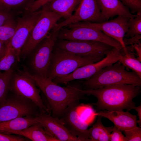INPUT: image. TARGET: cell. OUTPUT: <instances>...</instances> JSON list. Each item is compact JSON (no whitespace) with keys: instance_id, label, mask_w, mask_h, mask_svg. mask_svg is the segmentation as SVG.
<instances>
[{"instance_id":"cell-1","label":"cell","mask_w":141,"mask_h":141,"mask_svg":"<svg viewBox=\"0 0 141 141\" xmlns=\"http://www.w3.org/2000/svg\"><path fill=\"white\" fill-rule=\"evenodd\" d=\"M20 72L31 78L45 95L47 107L52 116L60 119L67 107L85 99L82 89L79 86H61L47 77L34 74L26 68Z\"/></svg>"},{"instance_id":"cell-2","label":"cell","mask_w":141,"mask_h":141,"mask_svg":"<svg viewBox=\"0 0 141 141\" xmlns=\"http://www.w3.org/2000/svg\"><path fill=\"white\" fill-rule=\"evenodd\" d=\"M82 92L97 98V102L93 105L99 111H129L135 106L133 99L140 94L141 90L138 86L117 84L97 89H82Z\"/></svg>"},{"instance_id":"cell-3","label":"cell","mask_w":141,"mask_h":141,"mask_svg":"<svg viewBox=\"0 0 141 141\" xmlns=\"http://www.w3.org/2000/svg\"><path fill=\"white\" fill-rule=\"evenodd\" d=\"M84 90L97 89L108 86L125 84L141 86V78L135 72L128 71L118 61L101 69L83 83Z\"/></svg>"},{"instance_id":"cell-4","label":"cell","mask_w":141,"mask_h":141,"mask_svg":"<svg viewBox=\"0 0 141 141\" xmlns=\"http://www.w3.org/2000/svg\"><path fill=\"white\" fill-rule=\"evenodd\" d=\"M101 60L79 56L55 46L47 77L52 80L57 78L66 75L79 67Z\"/></svg>"},{"instance_id":"cell-5","label":"cell","mask_w":141,"mask_h":141,"mask_svg":"<svg viewBox=\"0 0 141 141\" xmlns=\"http://www.w3.org/2000/svg\"><path fill=\"white\" fill-rule=\"evenodd\" d=\"M58 39L72 40L95 41L103 42L119 50L122 47L117 41L100 30L81 22L69 24L59 31Z\"/></svg>"},{"instance_id":"cell-6","label":"cell","mask_w":141,"mask_h":141,"mask_svg":"<svg viewBox=\"0 0 141 141\" xmlns=\"http://www.w3.org/2000/svg\"><path fill=\"white\" fill-rule=\"evenodd\" d=\"M58 31L51 30L35 47L27 57L31 73L47 77L52 52L58 38Z\"/></svg>"},{"instance_id":"cell-7","label":"cell","mask_w":141,"mask_h":141,"mask_svg":"<svg viewBox=\"0 0 141 141\" xmlns=\"http://www.w3.org/2000/svg\"><path fill=\"white\" fill-rule=\"evenodd\" d=\"M42 10V13L21 49L20 60L27 58L37 45L48 36L62 17L53 12Z\"/></svg>"},{"instance_id":"cell-8","label":"cell","mask_w":141,"mask_h":141,"mask_svg":"<svg viewBox=\"0 0 141 141\" xmlns=\"http://www.w3.org/2000/svg\"><path fill=\"white\" fill-rule=\"evenodd\" d=\"M55 46L78 56L101 60L113 47L100 42L57 39Z\"/></svg>"},{"instance_id":"cell-9","label":"cell","mask_w":141,"mask_h":141,"mask_svg":"<svg viewBox=\"0 0 141 141\" xmlns=\"http://www.w3.org/2000/svg\"><path fill=\"white\" fill-rule=\"evenodd\" d=\"M14 72L11 78L9 90L14 94L31 101L39 108L40 112L51 114L40 95L38 89L34 81L19 70Z\"/></svg>"},{"instance_id":"cell-10","label":"cell","mask_w":141,"mask_h":141,"mask_svg":"<svg viewBox=\"0 0 141 141\" xmlns=\"http://www.w3.org/2000/svg\"><path fill=\"white\" fill-rule=\"evenodd\" d=\"M122 55L120 50L113 47L102 60L79 67L72 73L57 78L52 81L57 84H67L75 80L87 79L101 69L118 61Z\"/></svg>"},{"instance_id":"cell-11","label":"cell","mask_w":141,"mask_h":141,"mask_svg":"<svg viewBox=\"0 0 141 141\" xmlns=\"http://www.w3.org/2000/svg\"><path fill=\"white\" fill-rule=\"evenodd\" d=\"M36 107L30 100L14 94L0 105V122L19 117L36 116L39 113L36 112Z\"/></svg>"},{"instance_id":"cell-12","label":"cell","mask_w":141,"mask_h":141,"mask_svg":"<svg viewBox=\"0 0 141 141\" xmlns=\"http://www.w3.org/2000/svg\"><path fill=\"white\" fill-rule=\"evenodd\" d=\"M75 11L69 18L57 23L52 30L58 31L69 24L81 22L99 23L106 21L101 12L96 0H81Z\"/></svg>"},{"instance_id":"cell-13","label":"cell","mask_w":141,"mask_h":141,"mask_svg":"<svg viewBox=\"0 0 141 141\" xmlns=\"http://www.w3.org/2000/svg\"><path fill=\"white\" fill-rule=\"evenodd\" d=\"M42 12L41 10L30 14H24L17 20L15 33L10 42L18 62L20 60L21 49Z\"/></svg>"},{"instance_id":"cell-14","label":"cell","mask_w":141,"mask_h":141,"mask_svg":"<svg viewBox=\"0 0 141 141\" xmlns=\"http://www.w3.org/2000/svg\"><path fill=\"white\" fill-rule=\"evenodd\" d=\"M79 102L69 105L60 119L65 127L82 141H91L88 123L80 117L78 110Z\"/></svg>"},{"instance_id":"cell-15","label":"cell","mask_w":141,"mask_h":141,"mask_svg":"<svg viewBox=\"0 0 141 141\" xmlns=\"http://www.w3.org/2000/svg\"><path fill=\"white\" fill-rule=\"evenodd\" d=\"M129 18L118 15L113 19L101 22H84L87 25L102 31L107 36L118 42L121 45L125 55L128 53L125 46L124 39L128 30Z\"/></svg>"},{"instance_id":"cell-16","label":"cell","mask_w":141,"mask_h":141,"mask_svg":"<svg viewBox=\"0 0 141 141\" xmlns=\"http://www.w3.org/2000/svg\"><path fill=\"white\" fill-rule=\"evenodd\" d=\"M36 117L37 121L59 141H82L72 134L60 119L50 114L40 112Z\"/></svg>"},{"instance_id":"cell-17","label":"cell","mask_w":141,"mask_h":141,"mask_svg":"<svg viewBox=\"0 0 141 141\" xmlns=\"http://www.w3.org/2000/svg\"><path fill=\"white\" fill-rule=\"evenodd\" d=\"M96 115L104 117L111 121L121 131L128 130L137 126V116L127 110L99 111Z\"/></svg>"},{"instance_id":"cell-18","label":"cell","mask_w":141,"mask_h":141,"mask_svg":"<svg viewBox=\"0 0 141 141\" xmlns=\"http://www.w3.org/2000/svg\"><path fill=\"white\" fill-rule=\"evenodd\" d=\"M102 15L106 21L116 15H121L128 18L137 17L120 0H96Z\"/></svg>"},{"instance_id":"cell-19","label":"cell","mask_w":141,"mask_h":141,"mask_svg":"<svg viewBox=\"0 0 141 141\" xmlns=\"http://www.w3.org/2000/svg\"><path fill=\"white\" fill-rule=\"evenodd\" d=\"M81 1L52 0L43 6L42 10L55 13L66 20L72 16Z\"/></svg>"},{"instance_id":"cell-20","label":"cell","mask_w":141,"mask_h":141,"mask_svg":"<svg viewBox=\"0 0 141 141\" xmlns=\"http://www.w3.org/2000/svg\"><path fill=\"white\" fill-rule=\"evenodd\" d=\"M11 134L24 136L33 141H59L38 122L24 130L13 131Z\"/></svg>"},{"instance_id":"cell-21","label":"cell","mask_w":141,"mask_h":141,"mask_svg":"<svg viewBox=\"0 0 141 141\" xmlns=\"http://www.w3.org/2000/svg\"><path fill=\"white\" fill-rule=\"evenodd\" d=\"M38 122L36 116L17 118L0 122V133L10 134L14 131L24 130Z\"/></svg>"},{"instance_id":"cell-22","label":"cell","mask_w":141,"mask_h":141,"mask_svg":"<svg viewBox=\"0 0 141 141\" xmlns=\"http://www.w3.org/2000/svg\"><path fill=\"white\" fill-rule=\"evenodd\" d=\"M98 116L96 123L88 129L90 139L91 141H109L113 127L104 126L102 122V117Z\"/></svg>"},{"instance_id":"cell-23","label":"cell","mask_w":141,"mask_h":141,"mask_svg":"<svg viewBox=\"0 0 141 141\" xmlns=\"http://www.w3.org/2000/svg\"><path fill=\"white\" fill-rule=\"evenodd\" d=\"M35 0H0V10L14 13L24 11Z\"/></svg>"},{"instance_id":"cell-24","label":"cell","mask_w":141,"mask_h":141,"mask_svg":"<svg viewBox=\"0 0 141 141\" xmlns=\"http://www.w3.org/2000/svg\"><path fill=\"white\" fill-rule=\"evenodd\" d=\"M17 22L12 18L0 27V41L5 45L11 41L15 33Z\"/></svg>"},{"instance_id":"cell-25","label":"cell","mask_w":141,"mask_h":141,"mask_svg":"<svg viewBox=\"0 0 141 141\" xmlns=\"http://www.w3.org/2000/svg\"><path fill=\"white\" fill-rule=\"evenodd\" d=\"M13 72L12 68L2 72H0V105L7 98L10 80Z\"/></svg>"},{"instance_id":"cell-26","label":"cell","mask_w":141,"mask_h":141,"mask_svg":"<svg viewBox=\"0 0 141 141\" xmlns=\"http://www.w3.org/2000/svg\"><path fill=\"white\" fill-rule=\"evenodd\" d=\"M16 60H17L16 56L9 42L6 45L5 52L0 60V72L11 68Z\"/></svg>"},{"instance_id":"cell-27","label":"cell","mask_w":141,"mask_h":141,"mask_svg":"<svg viewBox=\"0 0 141 141\" xmlns=\"http://www.w3.org/2000/svg\"><path fill=\"white\" fill-rule=\"evenodd\" d=\"M118 61L125 67L136 72L141 78V61L132 53L128 52L126 54L122 55Z\"/></svg>"},{"instance_id":"cell-28","label":"cell","mask_w":141,"mask_h":141,"mask_svg":"<svg viewBox=\"0 0 141 141\" xmlns=\"http://www.w3.org/2000/svg\"><path fill=\"white\" fill-rule=\"evenodd\" d=\"M128 20V30L124 37L128 38L136 35L141 34V14Z\"/></svg>"},{"instance_id":"cell-29","label":"cell","mask_w":141,"mask_h":141,"mask_svg":"<svg viewBox=\"0 0 141 141\" xmlns=\"http://www.w3.org/2000/svg\"><path fill=\"white\" fill-rule=\"evenodd\" d=\"M127 141H141V128L137 126L124 131Z\"/></svg>"},{"instance_id":"cell-30","label":"cell","mask_w":141,"mask_h":141,"mask_svg":"<svg viewBox=\"0 0 141 141\" xmlns=\"http://www.w3.org/2000/svg\"><path fill=\"white\" fill-rule=\"evenodd\" d=\"M122 3L134 14L141 13V0H120Z\"/></svg>"},{"instance_id":"cell-31","label":"cell","mask_w":141,"mask_h":141,"mask_svg":"<svg viewBox=\"0 0 141 141\" xmlns=\"http://www.w3.org/2000/svg\"><path fill=\"white\" fill-rule=\"evenodd\" d=\"M52 0H35L25 9L24 14H30L36 11L44 5Z\"/></svg>"},{"instance_id":"cell-32","label":"cell","mask_w":141,"mask_h":141,"mask_svg":"<svg viewBox=\"0 0 141 141\" xmlns=\"http://www.w3.org/2000/svg\"><path fill=\"white\" fill-rule=\"evenodd\" d=\"M110 141H127V140L121 131L114 125L110 135Z\"/></svg>"},{"instance_id":"cell-33","label":"cell","mask_w":141,"mask_h":141,"mask_svg":"<svg viewBox=\"0 0 141 141\" xmlns=\"http://www.w3.org/2000/svg\"><path fill=\"white\" fill-rule=\"evenodd\" d=\"M22 136L0 133V141H24L27 140Z\"/></svg>"},{"instance_id":"cell-34","label":"cell","mask_w":141,"mask_h":141,"mask_svg":"<svg viewBox=\"0 0 141 141\" xmlns=\"http://www.w3.org/2000/svg\"><path fill=\"white\" fill-rule=\"evenodd\" d=\"M14 14L0 10V27L8 20L13 17Z\"/></svg>"},{"instance_id":"cell-35","label":"cell","mask_w":141,"mask_h":141,"mask_svg":"<svg viewBox=\"0 0 141 141\" xmlns=\"http://www.w3.org/2000/svg\"><path fill=\"white\" fill-rule=\"evenodd\" d=\"M141 35H138L134 36L132 37L126 38H124V41L125 46H126L129 45H133L137 43L140 42Z\"/></svg>"},{"instance_id":"cell-36","label":"cell","mask_w":141,"mask_h":141,"mask_svg":"<svg viewBox=\"0 0 141 141\" xmlns=\"http://www.w3.org/2000/svg\"><path fill=\"white\" fill-rule=\"evenodd\" d=\"M137 112L139 120H137V123L139 125H141V105H140L137 107L135 106L134 108Z\"/></svg>"},{"instance_id":"cell-37","label":"cell","mask_w":141,"mask_h":141,"mask_svg":"<svg viewBox=\"0 0 141 141\" xmlns=\"http://www.w3.org/2000/svg\"><path fill=\"white\" fill-rule=\"evenodd\" d=\"M6 47V45L0 41V60L5 52Z\"/></svg>"}]
</instances>
